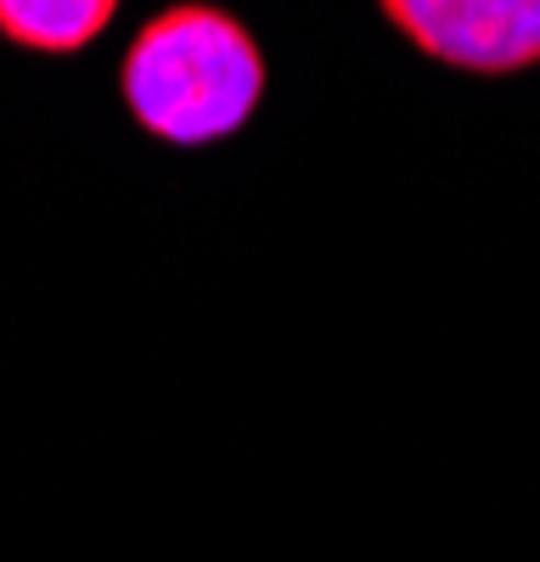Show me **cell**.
<instances>
[{
  "label": "cell",
  "mask_w": 540,
  "mask_h": 562,
  "mask_svg": "<svg viewBox=\"0 0 540 562\" xmlns=\"http://www.w3.org/2000/svg\"><path fill=\"white\" fill-rule=\"evenodd\" d=\"M130 119L169 147L237 135L265 97L259 40L209 0H180L142 23L119 63Z\"/></svg>",
  "instance_id": "obj_1"
},
{
  "label": "cell",
  "mask_w": 540,
  "mask_h": 562,
  "mask_svg": "<svg viewBox=\"0 0 540 562\" xmlns=\"http://www.w3.org/2000/svg\"><path fill=\"white\" fill-rule=\"evenodd\" d=\"M394 34L462 74L540 68V0H378Z\"/></svg>",
  "instance_id": "obj_2"
},
{
  "label": "cell",
  "mask_w": 540,
  "mask_h": 562,
  "mask_svg": "<svg viewBox=\"0 0 540 562\" xmlns=\"http://www.w3.org/2000/svg\"><path fill=\"white\" fill-rule=\"evenodd\" d=\"M119 12V0H0V40L45 57H74Z\"/></svg>",
  "instance_id": "obj_3"
}]
</instances>
